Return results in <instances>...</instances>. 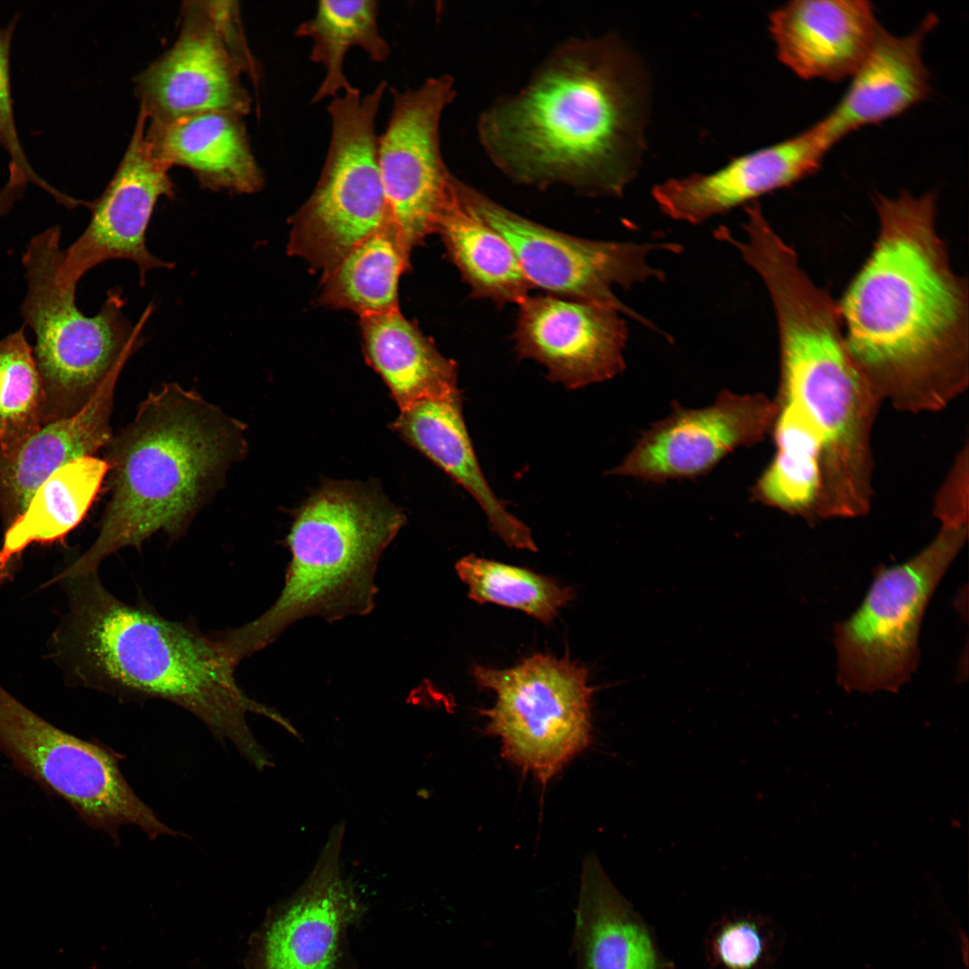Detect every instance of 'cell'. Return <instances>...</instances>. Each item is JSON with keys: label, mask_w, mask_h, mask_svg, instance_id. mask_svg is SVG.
<instances>
[{"label": "cell", "mask_w": 969, "mask_h": 969, "mask_svg": "<svg viewBox=\"0 0 969 969\" xmlns=\"http://www.w3.org/2000/svg\"><path fill=\"white\" fill-rule=\"evenodd\" d=\"M874 203L877 240L838 302L847 347L881 399L938 410L968 384V282L937 231L934 193Z\"/></svg>", "instance_id": "1"}, {"label": "cell", "mask_w": 969, "mask_h": 969, "mask_svg": "<svg viewBox=\"0 0 969 969\" xmlns=\"http://www.w3.org/2000/svg\"><path fill=\"white\" fill-rule=\"evenodd\" d=\"M645 65L617 36L561 44L478 123L490 159L517 183L619 197L646 149Z\"/></svg>", "instance_id": "2"}, {"label": "cell", "mask_w": 969, "mask_h": 969, "mask_svg": "<svg viewBox=\"0 0 969 969\" xmlns=\"http://www.w3.org/2000/svg\"><path fill=\"white\" fill-rule=\"evenodd\" d=\"M55 583L65 590L68 609L50 636L48 653L67 684L121 701L170 702L198 718L217 740L231 742L256 768L272 765L247 715L260 714L283 727L287 720L239 686L238 664L216 633L120 600L97 572Z\"/></svg>", "instance_id": "3"}, {"label": "cell", "mask_w": 969, "mask_h": 969, "mask_svg": "<svg viewBox=\"0 0 969 969\" xmlns=\"http://www.w3.org/2000/svg\"><path fill=\"white\" fill-rule=\"evenodd\" d=\"M243 425L193 390L166 383L107 444L110 496L93 543L54 575L97 572L113 553L153 534L185 533L246 449Z\"/></svg>", "instance_id": "4"}, {"label": "cell", "mask_w": 969, "mask_h": 969, "mask_svg": "<svg viewBox=\"0 0 969 969\" xmlns=\"http://www.w3.org/2000/svg\"><path fill=\"white\" fill-rule=\"evenodd\" d=\"M404 521L384 495L364 484L328 482L317 490L287 536L291 559L276 600L249 623L222 632L232 658L240 663L306 617L332 622L370 613L378 563Z\"/></svg>", "instance_id": "5"}, {"label": "cell", "mask_w": 969, "mask_h": 969, "mask_svg": "<svg viewBox=\"0 0 969 969\" xmlns=\"http://www.w3.org/2000/svg\"><path fill=\"white\" fill-rule=\"evenodd\" d=\"M780 342L777 403L795 406L823 441L818 517H859L871 498L870 433L880 397L851 358L837 304L792 297L774 311Z\"/></svg>", "instance_id": "6"}, {"label": "cell", "mask_w": 969, "mask_h": 969, "mask_svg": "<svg viewBox=\"0 0 969 969\" xmlns=\"http://www.w3.org/2000/svg\"><path fill=\"white\" fill-rule=\"evenodd\" d=\"M60 241V226H50L31 239L22 255L27 290L21 314L35 336L43 425L77 414L110 377L120 374L144 344L143 327L153 310L147 307L134 324L124 312L121 290L113 288L97 314H83L75 290L62 288L57 280Z\"/></svg>", "instance_id": "7"}, {"label": "cell", "mask_w": 969, "mask_h": 969, "mask_svg": "<svg viewBox=\"0 0 969 969\" xmlns=\"http://www.w3.org/2000/svg\"><path fill=\"white\" fill-rule=\"evenodd\" d=\"M385 81L362 95L357 88L327 106L330 139L307 201L292 220L288 252L323 275L358 243L392 219L380 172L376 118Z\"/></svg>", "instance_id": "8"}, {"label": "cell", "mask_w": 969, "mask_h": 969, "mask_svg": "<svg viewBox=\"0 0 969 969\" xmlns=\"http://www.w3.org/2000/svg\"><path fill=\"white\" fill-rule=\"evenodd\" d=\"M968 522L943 521L910 560L881 567L856 611L834 628L837 678L848 691L896 692L914 673L927 606L967 538Z\"/></svg>", "instance_id": "9"}, {"label": "cell", "mask_w": 969, "mask_h": 969, "mask_svg": "<svg viewBox=\"0 0 969 969\" xmlns=\"http://www.w3.org/2000/svg\"><path fill=\"white\" fill-rule=\"evenodd\" d=\"M472 676L496 694L483 713L502 755L541 782L589 746L593 688L587 669L567 656L536 654L505 669L475 665Z\"/></svg>", "instance_id": "10"}, {"label": "cell", "mask_w": 969, "mask_h": 969, "mask_svg": "<svg viewBox=\"0 0 969 969\" xmlns=\"http://www.w3.org/2000/svg\"><path fill=\"white\" fill-rule=\"evenodd\" d=\"M0 751L22 773L65 800L85 824L114 841L119 840L120 827L129 825L151 840L178 834L135 794L114 751L55 727L1 685Z\"/></svg>", "instance_id": "11"}, {"label": "cell", "mask_w": 969, "mask_h": 969, "mask_svg": "<svg viewBox=\"0 0 969 969\" xmlns=\"http://www.w3.org/2000/svg\"><path fill=\"white\" fill-rule=\"evenodd\" d=\"M242 74L258 87L261 71L238 3L187 1L176 41L136 78L140 109L158 123L208 111L244 116L251 98Z\"/></svg>", "instance_id": "12"}, {"label": "cell", "mask_w": 969, "mask_h": 969, "mask_svg": "<svg viewBox=\"0 0 969 969\" xmlns=\"http://www.w3.org/2000/svg\"><path fill=\"white\" fill-rule=\"evenodd\" d=\"M458 187L466 205L510 244L532 287L558 297L613 307L655 328L624 304L614 288L628 289L652 279L664 281L665 273L652 266L648 258L659 249L680 252L681 246L571 236L522 217L462 182Z\"/></svg>", "instance_id": "13"}, {"label": "cell", "mask_w": 969, "mask_h": 969, "mask_svg": "<svg viewBox=\"0 0 969 969\" xmlns=\"http://www.w3.org/2000/svg\"><path fill=\"white\" fill-rule=\"evenodd\" d=\"M390 93L392 109L378 135L377 157L388 212L412 251L436 232L456 194L458 179L445 165L440 143L441 114L455 92L453 80L443 74Z\"/></svg>", "instance_id": "14"}, {"label": "cell", "mask_w": 969, "mask_h": 969, "mask_svg": "<svg viewBox=\"0 0 969 969\" xmlns=\"http://www.w3.org/2000/svg\"><path fill=\"white\" fill-rule=\"evenodd\" d=\"M345 829L332 828L306 879L267 910L243 969H352L348 933L364 906L342 870Z\"/></svg>", "instance_id": "15"}, {"label": "cell", "mask_w": 969, "mask_h": 969, "mask_svg": "<svg viewBox=\"0 0 969 969\" xmlns=\"http://www.w3.org/2000/svg\"><path fill=\"white\" fill-rule=\"evenodd\" d=\"M147 116L139 109L130 142L101 195L89 201L91 220L83 233L63 249L57 269L58 284L76 290L90 269L110 259H127L137 267L141 285L153 268L173 264L153 256L145 233L159 198H172L170 168L152 153L145 139Z\"/></svg>", "instance_id": "16"}, {"label": "cell", "mask_w": 969, "mask_h": 969, "mask_svg": "<svg viewBox=\"0 0 969 969\" xmlns=\"http://www.w3.org/2000/svg\"><path fill=\"white\" fill-rule=\"evenodd\" d=\"M777 412V404L764 395L729 390L703 408L675 404L610 474L650 482L697 477L738 448L761 441L773 428Z\"/></svg>", "instance_id": "17"}, {"label": "cell", "mask_w": 969, "mask_h": 969, "mask_svg": "<svg viewBox=\"0 0 969 969\" xmlns=\"http://www.w3.org/2000/svg\"><path fill=\"white\" fill-rule=\"evenodd\" d=\"M519 305L516 351L544 365L551 381L576 389L624 371L628 327L616 309L554 295Z\"/></svg>", "instance_id": "18"}, {"label": "cell", "mask_w": 969, "mask_h": 969, "mask_svg": "<svg viewBox=\"0 0 969 969\" xmlns=\"http://www.w3.org/2000/svg\"><path fill=\"white\" fill-rule=\"evenodd\" d=\"M834 144L819 122L780 143L733 157L711 173L668 179L651 196L667 217L697 225L816 172Z\"/></svg>", "instance_id": "19"}, {"label": "cell", "mask_w": 969, "mask_h": 969, "mask_svg": "<svg viewBox=\"0 0 969 969\" xmlns=\"http://www.w3.org/2000/svg\"><path fill=\"white\" fill-rule=\"evenodd\" d=\"M879 26L865 0H794L769 14L778 59L806 80L851 77Z\"/></svg>", "instance_id": "20"}, {"label": "cell", "mask_w": 969, "mask_h": 969, "mask_svg": "<svg viewBox=\"0 0 969 969\" xmlns=\"http://www.w3.org/2000/svg\"><path fill=\"white\" fill-rule=\"evenodd\" d=\"M937 22L934 14H929L915 31L905 36L878 27L845 94L819 121L834 144L854 130L896 117L925 100L930 83L921 57L922 41Z\"/></svg>", "instance_id": "21"}, {"label": "cell", "mask_w": 969, "mask_h": 969, "mask_svg": "<svg viewBox=\"0 0 969 969\" xmlns=\"http://www.w3.org/2000/svg\"><path fill=\"white\" fill-rule=\"evenodd\" d=\"M241 115L208 111L170 122H146L145 139L169 168L190 170L201 187L230 194H253L265 184Z\"/></svg>", "instance_id": "22"}, {"label": "cell", "mask_w": 969, "mask_h": 969, "mask_svg": "<svg viewBox=\"0 0 969 969\" xmlns=\"http://www.w3.org/2000/svg\"><path fill=\"white\" fill-rule=\"evenodd\" d=\"M110 377L77 414L48 423L18 446L0 450V519L4 529L25 511L38 487L55 471L93 456L112 438L115 386Z\"/></svg>", "instance_id": "23"}, {"label": "cell", "mask_w": 969, "mask_h": 969, "mask_svg": "<svg viewBox=\"0 0 969 969\" xmlns=\"http://www.w3.org/2000/svg\"><path fill=\"white\" fill-rule=\"evenodd\" d=\"M393 426L475 498L504 543L537 550L529 528L508 512L484 476L464 422L459 391L401 411Z\"/></svg>", "instance_id": "24"}, {"label": "cell", "mask_w": 969, "mask_h": 969, "mask_svg": "<svg viewBox=\"0 0 969 969\" xmlns=\"http://www.w3.org/2000/svg\"><path fill=\"white\" fill-rule=\"evenodd\" d=\"M573 947L578 969H669L646 922L594 857L582 869Z\"/></svg>", "instance_id": "25"}, {"label": "cell", "mask_w": 969, "mask_h": 969, "mask_svg": "<svg viewBox=\"0 0 969 969\" xmlns=\"http://www.w3.org/2000/svg\"><path fill=\"white\" fill-rule=\"evenodd\" d=\"M360 327L365 358L400 411L459 391L457 363L398 309L361 317Z\"/></svg>", "instance_id": "26"}, {"label": "cell", "mask_w": 969, "mask_h": 969, "mask_svg": "<svg viewBox=\"0 0 969 969\" xmlns=\"http://www.w3.org/2000/svg\"><path fill=\"white\" fill-rule=\"evenodd\" d=\"M108 470L104 459L86 456L61 467L38 487L22 514L4 529L0 586L13 579L29 546L63 539L83 520Z\"/></svg>", "instance_id": "27"}, {"label": "cell", "mask_w": 969, "mask_h": 969, "mask_svg": "<svg viewBox=\"0 0 969 969\" xmlns=\"http://www.w3.org/2000/svg\"><path fill=\"white\" fill-rule=\"evenodd\" d=\"M458 183L436 232L473 297L500 306L519 304L528 296L531 284L507 240L463 201Z\"/></svg>", "instance_id": "28"}, {"label": "cell", "mask_w": 969, "mask_h": 969, "mask_svg": "<svg viewBox=\"0 0 969 969\" xmlns=\"http://www.w3.org/2000/svg\"><path fill=\"white\" fill-rule=\"evenodd\" d=\"M410 254L389 219L322 276L319 303L360 318L398 309V281L410 266Z\"/></svg>", "instance_id": "29"}, {"label": "cell", "mask_w": 969, "mask_h": 969, "mask_svg": "<svg viewBox=\"0 0 969 969\" xmlns=\"http://www.w3.org/2000/svg\"><path fill=\"white\" fill-rule=\"evenodd\" d=\"M379 4L374 0L319 1L314 14L297 26L295 37L311 39L310 59L325 71L311 103L332 100L354 87L344 68L352 48H360L377 63L389 57L390 47L379 29Z\"/></svg>", "instance_id": "30"}, {"label": "cell", "mask_w": 969, "mask_h": 969, "mask_svg": "<svg viewBox=\"0 0 969 969\" xmlns=\"http://www.w3.org/2000/svg\"><path fill=\"white\" fill-rule=\"evenodd\" d=\"M776 404V454L754 486V498L789 513H815L822 486V438L795 406Z\"/></svg>", "instance_id": "31"}, {"label": "cell", "mask_w": 969, "mask_h": 969, "mask_svg": "<svg viewBox=\"0 0 969 969\" xmlns=\"http://www.w3.org/2000/svg\"><path fill=\"white\" fill-rule=\"evenodd\" d=\"M456 571L472 600L518 609L546 624L574 597L547 576L475 554L461 558Z\"/></svg>", "instance_id": "32"}, {"label": "cell", "mask_w": 969, "mask_h": 969, "mask_svg": "<svg viewBox=\"0 0 969 969\" xmlns=\"http://www.w3.org/2000/svg\"><path fill=\"white\" fill-rule=\"evenodd\" d=\"M24 326L0 340V450L43 425L44 393Z\"/></svg>", "instance_id": "33"}, {"label": "cell", "mask_w": 969, "mask_h": 969, "mask_svg": "<svg viewBox=\"0 0 969 969\" xmlns=\"http://www.w3.org/2000/svg\"><path fill=\"white\" fill-rule=\"evenodd\" d=\"M16 14L5 25L0 24V148L9 158L8 166L22 171L30 183L37 186L58 204L65 194L43 179L32 167L21 141L15 119L11 78V50L19 21Z\"/></svg>", "instance_id": "34"}, {"label": "cell", "mask_w": 969, "mask_h": 969, "mask_svg": "<svg viewBox=\"0 0 969 969\" xmlns=\"http://www.w3.org/2000/svg\"><path fill=\"white\" fill-rule=\"evenodd\" d=\"M764 949L759 926L746 918L727 920L718 927L711 942L712 957L722 969H755Z\"/></svg>", "instance_id": "35"}, {"label": "cell", "mask_w": 969, "mask_h": 969, "mask_svg": "<svg viewBox=\"0 0 969 969\" xmlns=\"http://www.w3.org/2000/svg\"><path fill=\"white\" fill-rule=\"evenodd\" d=\"M21 200L19 190L9 183L0 187V218L6 215Z\"/></svg>", "instance_id": "36"}]
</instances>
